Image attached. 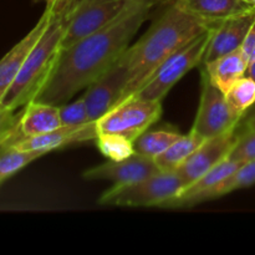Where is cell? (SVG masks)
Here are the masks:
<instances>
[{"mask_svg": "<svg viewBox=\"0 0 255 255\" xmlns=\"http://www.w3.org/2000/svg\"><path fill=\"white\" fill-rule=\"evenodd\" d=\"M246 75H247V76L252 77V79H253L255 81V60L253 62H251V64H249L248 70H247Z\"/></svg>", "mask_w": 255, "mask_h": 255, "instance_id": "30", "label": "cell"}, {"mask_svg": "<svg viewBox=\"0 0 255 255\" xmlns=\"http://www.w3.org/2000/svg\"><path fill=\"white\" fill-rule=\"evenodd\" d=\"M255 129V104L242 117L241 122L238 125V131H251Z\"/></svg>", "mask_w": 255, "mask_h": 255, "instance_id": "28", "label": "cell"}, {"mask_svg": "<svg viewBox=\"0 0 255 255\" xmlns=\"http://www.w3.org/2000/svg\"><path fill=\"white\" fill-rule=\"evenodd\" d=\"M61 126L59 106L41 101H31L22 109L16 132L5 144L15 139L47 133Z\"/></svg>", "mask_w": 255, "mask_h": 255, "instance_id": "15", "label": "cell"}, {"mask_svg": "<svg viewBox=\"0 0 255 255\" xmlns=\"http://www.w3.org/2000/svg\"><path fill=\"white\" fill-rule=\"evenodd\" d=\"M46 2V6L49 7H56V6H62L65 4H70V2H74L76 0H44Z\"/></svg>", "mask_w": 255, "mask_h": 255, "instance_id": "29", "label": "cell"}, {"mask_svg": "<svg viewBox=\"0 0 255 255\" xmlns=\"http://www.w3.org/2000/svg\"><path fill=\"white\" fill-rule=\"evenodd\" d=\"M72 4L56 7L49 26L32 47L16 79L2 97V105L16 111L36 99L51 75L61 51L67 25V12Z\"/></svg>", "mask_w": 255, "mask_h": 255, "instance_id": "3", "label": "cell"}, {"mask_svg": "<svg viewBox=\"0 0 255 255\" xmlns=\"http://www.w3.org/2000/svg\"><path fill=\"white\" fill-rule=\"evenodd\" d=\"M242 51H243L244 56L247 57V60L251 62H253L255 60V20L253 25L249 29L248 34H247L246 40H244L243 45H242Z\"/></svg>", "mask_w": 255, "mask_h": 255, "instance_id": "27", "label": "cell"}, {"mask_svg": "<svg viewBox=\"0 0 255 255\" xmlns=\"http://www.w3.org/2000/svg\"><path fill=\"white\" fill-rule=\"evenodd\" d=\"M127 81V67L124 56H121L104 75L87 87L82 96L86 104L90 121L96 122L120 104Z\"/></svg>", "mask_w": 255, "mask_h": 255, "instance_id": "9", "label": "cell"}, {"mask_svg": "<svg viewBox=\"0 0 255 255\" xmlns=\"http://www.w3.org/2000/svg\"><path fill=\"white\" fill-rule=\"evenodd\" d=\"M156 4L157 0H131L111 24L61 49L51 75L34 101L61 106L94 84L128 49Z\"/></svg>", "mask_w": 255, "mask_h": 255, "instance_id": "1", "label": "cell"}, {"mask_svg": "<svg viewBox=\"0 0 255 255\" xmlns=\"http://www.w3.org/2000/svg\"><path fill=\"white\" fill-rule=\"evenodd\" d=\"M60 119H61L62 126H77V125L89 124V112H87L86 104L84 97L76 100L74 102H66V104L59 106Z\"/></svg>", "mask_w": 255, "mask_h": 255, "instance_id": "24", "label": "cell"}, {"mask_svg": "<svg viewBox=\"0 0 255 255\" xmlns=\"http://www.w3.org/2000/svg\"><path fill=\"white\" fill-rule=\"evenodd\" d=\"M239 132V131H238ZM232 159H236L239 162L254 161L255 159V129L251 131L239 132L238 139L234 144L233 149L229 153Z\"/></svg>", "mask_w": 255, "mask_h": 255, "instance_id": "25", "label": "cell"}, {"mask_svg": "<svg viewBox=\"0 0 255 255\" xmlns=\"http://www.w3.org/2000/svg\"><path fill=\"white\" fill-rule=\"evenodd\" d=\"M55 10L56 7L46 6L44 14L35 24V26L0 60V102L14 80L16 79L32 47L39 41L46 27L49 26Z\"/></svg>", "mask_w": 255, "mask_h": 255, "instance_id": "14", "label": "cell"}, {"mask_svg": "<svg viewBox=\"0 0 255 255\" xmlns=\"http://www.w3.org/2000/svg\"><path fill=\"white\" fill-rule=\"evenodd\" d=\"M181 136L182 134L172 129H154V131L147 129L133 142L134 152L154 159L163 153Z\"/></svg>", "mask_w": 255, "mask_h": 255, "instance_id": "20", "label": "cell"}, {"mask_svg": "<svg viewBox=\"0 0 255 255\" xmlns=\"http://www.w3.org/2000/svg\"><path fill=\"white\" fill-rule=\"evenodd\" d=\"M226 99L229 106L243 116L255 104V81L244 75L226 92Z\"/></svg>", "mask_w": 255, "mask_h": 255, "instance_id": "22", "label": "cell"}, {"mask_svg": "<svg viewBox=\"0 0 255 255\" xmlns=\"http://www.w3.org/2000/svg\"><path fill=\"white\" fill-rule=\"evenodd\" d=\"M238 136L239 132L237 127L228 133L207 138L176 171L183 183V189L198 181L219 162L226 159L233 149Z\"/></svg>", "mask_w": 255, "mask_h": 255, "instance_id": "10", "label": "cell"}, {"mask_svg": "<svg viewBox=\"0 0 255 255\" xmlns=\"http://www.w3.org/2000/svg\"><path fill=\"white\" fill-rule=\"evenodd\" d=\"M97 148L110 161H122L134 153L133 142L117 134H99Z\"/></svg>", "mask_w": 255, "mask_h": 255, "instance_id": "23", "label": "cell"}, {"mask_svg": "<svg viewBox=\"0 0 255 255\" xmlns=\"http://www.w3.org/2000/svg\"><path fill=\"white\" fill-rule=\"evenodd\" d=\"M206 139L191 129L189 133L182 134L163 153L154 158V162L161 172H176Z\"/></svg>", "mask_w": 255, "mask_h": 255, "instance_id": "18", "label": "cell"}, {"mask_svg": "<svg viewBox=\"0 0 255 255\" xmlns=\"http://www.w3.org/2000/svg\"><path fill=\"white\" fill-rule=\"evenodd\" d=\"M129 2L131 0H76L67 12L61 49H66L111 24Z\"/></svg>", "mask_w": 255, "mask_h": 255, "instance_id": "7", "label": "cell"}, {"mask_svg": "<svg viewBox=\"0 0 255 255\" xmlns=\"http://www.w3.org/2000/svg\"><path fill=\"white\" fill-rule=\"evenodd\" d=\"M253 184H255V159L243 163L236 172H233L231 176L223 179L221 183L194 197L189 203V207H193L196 204L202 203V202L219 198V197H223L226 194L232 193V192L238 191V189L247 188V187H251Z\"/></svg>", "mask_w": 255, "mask_h": 255, "instance_id": "19", "label": "cell"}, {"mask_svg": "<svg viewBox=\"0 0 255 255\" xmlns=\"http://www.w3.org/2000/svg\"><path fill=\"white\" fill-rule=\"evenodd\" d=\"M202 71L208 76L209 81L226 94L239 79L246 75L249 61L242 49L219 56L202 64Z\"/></svg>", "mask_w": 255, "mask_h": 255, "instance_id": "16", "label": "cell"}, {"mask_svg": "<svg viewBox=\"0 0 255 255\" xmlns=\"http://www.w3.org/2000/svg\"><path fill=\"white\" fill-rule=\"evenodd\" d=\"M242 117L229 106L226 94L214 86L202 71L201 101L192 131L204 138L221 136L236 129Z\"/></svg>", "mask_w": 255, "mask_h": 255, "instance_id": "8", "label": "cell"}, {"mask_svg": "<svg viewBox=\"0 0 255 255\" xmlns=\"http://www.w3.org/2000/svg\"><path fill=\"white\" fill-rule=\"evenodd\" d=\"M216 25V24H214ZM214 25L193 40L182 46L178 51L168 57L146 84L132 96L141 97L152 101H162L163 97L172 90V87L188 71L203 62L208 45L211 42L212 30Z\"/></svg>", "mask_w": 255, "mask_h": 255, "instance_id": "5", "label": "cell"}, {"mask_svg": "<svg viewBox=\"0 0 255 255\" xmlns=\"http://www.w3.org/2000/svg\"><path fill=\"white\" fill-rule=\"evenodd\" d=\"M161 172L154 159L134 152L122 161H110L92 167L84 172L82 177L89 181H111L114 184H126L147 178Z\"/></svg>", "mask_w": 255, "mask_h": 255, "instance_id": "12", "label": "cell"}, {"mask_svg": "<svg viewBox=\"0 0 255 255\" xmlns=\"http://www.w3.org/2000/svg\"><path fill=\"white\" fill-rule=\"evenodd\" d=\"M183 183L176 172H158L126 184H114L99 199L104 206L164 207L178 196Z\"/></svg>", "mask_w": 255, "mask_h": 255, "instance_id": "4", "label": "cell"}, {"mask_svg": "<svg viewBox=\"0 0 255 255\" xmlns=\"http://www.w3.org/2000/svg\"><path fill=\"white\" fill-rule=\"evenodd\" d=\"M21 112L9 109L0 102V148L15 134Z\"/></svg>", "mask_w": 255, "mask_h": 255, "instance_id": "26", "label": "cell"}, {"mask_svg": "<svg viewBox=\"0 0 255 255\" xmlns=\"http://www.w3.org/2000/svg\"><path fill=\"white\" fill-rule=\"evenodd\" d=\"M214 24L188 14L171 0L143 36L122 55L128 81L120 102L136 94L171 55Z\"/></svg>", "mask_w": 255, "mask_h": 255, "instance_id": "2", "label": "cell"}, {"mask_svg": "<svg viewBox=\"0 0 255 255\" xmlns=\"http://www.w3.org/2000/svg\"><path fill=\"white\" fill-rule=\"evenodd\" d=\"M254 20L255 7L217 22L202 64L241 49Z\"/></svg>", "mask_w": 255, "mask_h": 255, "instance_id": "13", "label": "cell"}, {"mask_svg": "<svg viewBox=\"0 0 255 255\" xmlns=\"http://www.w3.org/2000/svg\"><path fill=\"white\" fill-rule=\"evenodd\" d=\"M45 153L39 151H19L15 148H6L0 151V186L6 179L21 171L24 167L40 158Z\"/></svg>", "mask_w": 255, "mask_h": 255, "instance_id": "21", "label": "cell"}, {"mask_svg": "<svg viewBox=\"0 0 255 255\" xmlns=\"http://www.w3.org/2000/svg\"><path fill=\"white\" fill-rule=\"evenodd\" d=\"M162 116V101L131 96L96 121L99 134H117L134 142Z\"/></svg>", "mask_w": 255, "mask_h": 255, "instance_id": "6", "label": "cell"}, {"mask_svg": "<svg viewBox=\"0 0 255 255\" xmlns=\"http://www.w3.org/2000/svg\"><path fill=\"white\" fill-rule=\"evenodd\" d=\"M173 1L188 14L209 22H218L254 7L244 0H173Z\"/></svg>", "mask_w": 255, "mask_h": 255, "instance_id": "17", "label": "cell"}, {"mask_svg": "<svg viewBox=\"0 0 255 255\" xmlns=\"http://www.w3.org/2000/svg\"><path fill=\"white\" fill-rule=\"evenodd\" d=\"M97 136L99 133H97L96 122H89V124L77 125V126H61L54 131L39 134V136L15 139L2 146L0 151L6 148H15L19 151H39L46 154L47 152L61 148V147L96 139Z\"/></svg>", "mask_w": 255, "mask_h": 255, "instance_id": "11", "label": "cell"}]
</instances>
